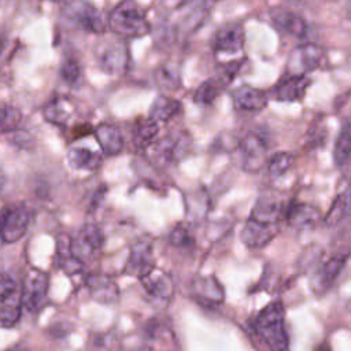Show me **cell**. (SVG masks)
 Wrapping results in <instances>:
<instances>
[{"label": "cell", "instance_id": "1", "mask_svg": "<svg viewBox=\"0 0 351 351\" xmlns=\"http://www.w3.org/2000/svg\"><path fill=\"white\" fill-rule=\"evenodd\" d=\"M252 328L269 351H289L285 308L281 302L276 300L266 304L255 317Z\"/></svg>", "mask_w": 351, "mask_h": 351}, {"label": "cell", "instance_id": "2", "mask_svg": "<svg viewBox=\"0 0 351 351\" xmlns=\"http://www.w3.org/2000/svg\"><path fill=\"white\" fill-rule=\"evenodd\" d=\"M213 5L214 3L208 1L182 3L184 10H181L180 5L176 10V18L170 22L160 25L158 36L165 43H173L177 41L180 37H186L188 34H192L203 23L206 16L210 14V8Z\"/></svg>", "mask_w": 351, "mask_h": 351}, {"label": "cell", "instance_id": "3", "mask_svg": "<svg viewBox=\"0 0 351 351\" xmlns=\"http://www.w3.org/2000/svg\"><path fill=\"white\" fill-rule=\"evenodd\" d=\"M108 27L121 37H143L149 33L151 25L145 10L136 1L126 0L118 3L108 15Z\"/></svg>", "mask_w": 351, "mask_h": 351}, {"label": "cell", "instance_id": "4", "mask_svg": "<svg viewBox=\"0 0 351 351\" xmlns=\"http://www.w3.org/2000/svg\"><path fill=\"white\" fill-rule=\"evenodd\" d=\"M192 136L188 130L170 132L166 136L155 140L148 148L151 160L158 166H173L181 162L189 152Z\"/></svg>", "mask_w": 351, "mask_h": 351}, {"label": "cell", "instance_id": "5", "mask_svg": "<svg viewBox=\"0 0 351 351\" xmlns=\"http://www.w3.org/2000/svg\"><path fill=\"white\" fill-rule=\"evenodd\" d=\"M95 60L97 67L108 75H121L126 71L130 60L126 44L117 38L100 41L95 47Z\"/></svg>", "mask_w": 351, "mask_h": 351}, {"label": "cell", "instance_id": "6", "mask_svg": "<svg viewBox=\"0 0 351 351\" xmlns=\"http://www.w3.org/2000/svg\"><path fill=\"white\" fill-rule=\"evenodd\" d=\"M63 19L67 25L86 32L101 34L106 30V22L100 14V10L88 1H71L66 3L62 10Z\"/></svg>", "mask_w": 351, "mask_h": 351}, {"label": "cell", "instance_id": "7", "mask_svg": "<svg viewBox=\"0 0 351 351\" xmlns=\"http://www.w3.org/2000/svg\"><path fill=\"white\" fill-rule=\"evenodd\" d=\"M267 149H269V140L263 132L261 130L245 132L237 143L239 162L241 169L248 173L258 171L265 162Z\"/></svg>", "mask_w": 351, "mask_h": 351}, {"label": "cell", "instance_id": "8", "mask_svg": "<svg viewBox=\"0 0 351 351\" xmlns=\"http://www.w3.org/2000/svg\"><path fill=\"white\" fill-rule=\"evenodd\" d=\"M325 51L317 44H300L295 47L287 60V74L288 75H307L325 63Z\"/></svg>", "mask_w": 351, "mask_h": 351}, {"label": "cell", "instance_id": "9", "mask_svg": "<svg viewBox=\"0 0 351 351\" xmlns=\"http://www.w3.org/2000/svg\"><path fill=\"white\" fill-rule=\"evenodd\" d=\"M48 288V274L40 269H30L21 293L22 307L30 314H38L47 304Z\"/></svg>", "mask_w": 351, "mask_h": 351}, {"label": "cell", "instance_id": "10", "mask_svg": "<svg viewBox=\"0 0 351 351\" xmlns=\"http://www.w3.org/2000/svg\"><path fill=\"white\" fill-rule=\"evenodd\" d=\"M155 267L154 259V240L144 234L133 241L129 256L125 265V274L137 277L138 280L148 274Z\"/></svg>", "mask_w": 351, "mask_h": 351}, {"label": "cell", "instance_id": "11", "mask_svg": "<svg viewBox=\"0 0 351 351\" xmlns=\"http://www.w3.org/2000/svg\"><path fill=\"white\" fill-rule=\"evenodd\" d=\"M30 222V213L23 204L7 206L0 210V239L3 243H15L25 236Z\"/></svg>", "mask_w": 351, "mask_h": 351}, {"label": "cell", "instance_id": "12", "mask_svg": "<svg viewBox=\"0 0 351 351\" xmlns=\"http://www.w3.org/2000/svg\"><path fill=\"white\" fill-rule=\"evenodd\" d=\"M104 244L101 230L95 223H85L74 239H71V254L85 265L86 261L96 258Z\"/></svg>", "mask_w": 351, "mask_h": 351}, {"label": "cell", "instance_id": "13", "mask_svg": "<svg viewBox=\"0 0 351 351\" xmlns=\"http://www.w3.org/2000/svg\"><path fill=\"white\" fill-rule=\"evenodd\" d=\"M140 282L155 307H166L174 293V284L170 274L154 267L148 274L140 278Z\"/></svg>", "mask_w": 351, "mask_h": 351}, {"label": "cell", "instance_id": "14", "mask_svg": "<svg viewBox=\"0 0 351 351\" xmlns=\"http://www.w3.org/2000/svg\"><path fill=\"white\" fill-rule=\"evenodd\" d=\"M270 22L280 32L296 38H304L308 33L307 21L296 11L284 5L270 10Z\"/></svg>", "mask_w": 351, "mask_h": 351}, {"label": "cell", "instance_id": "15", "mask_svg": "<svg viewBox=\"0 0 351 351\" xmlns=\"http://www.w3.org/2000/svg\"><path fill=\"white\" fill-rule=\"evenodd\" d=\"M285 213V203L274 192L262 193L250 214V218L267 225H280Z\"/></svg>", "mask_w": 351, "mask_h": 351}, {"label": "cell", "instance_id": "16", "mask_svg": "<svg viewBox=\"0 0 351 351\" xmlns=\"http://www.w3.org/2000/svg\"><path fill=\"white\" fill-rule=\"evenodd\" d=\"M347 259L348 251L346 250L343 252L333 254L321 265V267L318 269L311 281V287L315 293H322L333 285V282L337 280L339 274L344 269Z\"/></svg>", "mask_w": 351, "mask_h": 351}, {"label": "cell", "instance_id": "17", "mask_svg": "<svg viewBox=\"0 0 351 351\" xmlns=\"http://www.w3.org/2000/svg\"><path fill=\"white\" fill-rule=\"evenodd\" d=\"M244 27L239 22L226 23L217 30L213 47L217 53H239L244 48Z\"/></svg>", "mask_w": 351, "mask_h": 351}, {"label": "cell", "instance_id": "18", "mask_svg": "<svg viewBox=\"0 0 351 351\" xmlns=\"http://www.w3.org/2000/svg\"><path fill=\"white\" fill-rule=\"evenodd\" d=\"M311 80L307 75H288L285 74L271 89V95L278 101H300L307 88L310 86Z\"/></svg>", "mask_w": 351, "mask_h": 351}, {"label": "cell", "instance_id": "19", "mask_svg": "<svg viewBox=\"0 0 351 351\" xmlns=\"http://www.w3.org/2000/svg\"><path fill=\"white\" fill-rule=\"evenodd\" d=\"M284 218L287 223L296 230H310L319 222L321 214L319 210L313 204L293 202L287 206Z\"/></svg>", "mask_w": 351, "mask_h": 351}, {"label": "cell", "instance_id": "20", "mask_svg": "<svg viewBox=\"0 0 351 351\" xmlns=\"http://www.w3.org/2000/svg\"><path fill=\"white\" fill-rule=\"evenodd\" d=\"M232 103L237 111L259 112L267 106V93L251 85H241L232 90Z\"/></svg>", "mask_w": 351, "mask_h": 351}, {"label": "cell", "instance_id": "21", "mask_svg": "<svg viewBox=\"0 0 351 351\" xmlns=\"http://www.w3.org/2000/svg\"><path fill=\"white\" fill-rule=\"evenodd\" d=\"M85 284L92 299L101 304H114L119 300L121 292L117 282L106 274H89Z\"/></svg>", "mask_w": 351, "mask_h": 351}, {"label": "cell", "instance_id": "22", "mask_svg": "<svg viewBox=\"0 0 351 351\" xmlns=\"http://www.w3.org/2000/svg\"><path fill=\"white\" fill-rule=\"evenodd\" d=\"M278 230L280 225H267L248 218L240 237L247 247L262 248L277 236Z\"/></svg>", "mask_w": 351, "mask_h": 351}, {"label": "cell", "instance_id": "23", "mask_svg": "<svg viewBox=\"0 0 351 351\" xmlns=\"http://www.w3.org/2000/svg\"><path fill=\"white\" fill-rule=\"evenodd\" d=\"M192 292L196 300L206 306L221 304L225 299L223 287L215 276L197 277L192 284Z\"/></svg>", "mask_w": 351, "mask_h": 351}, {"label": "cell", "instance_id": "24", "mask_svg": "<svg viewBox=\"0 0 351 351\" xmlns=\"http://www.w3.org/2000/svg\"><path fill=\"white\" fill-rule=\"evenodd\" d=\"M93 134L99 141V145L104 155L107 156H117L123 151L125 141L122 137L121 130L112 123H100L95 130Z\"/></svg>", "mask_w": 351, "mask_h": 351}, {"label": "cell", "instance_id": "25", "mask_svg": "<svg viewBox=\"0 0 351 351\" xmlns=\"http://www.w3.org/2000/svg\"><path fill=\"white\" fill-rule=\"evenodd\" d=\"M67 162L71 169L81 171H97L103 163V156L86 147H74L67 152Z\"/></svg>", "mask_w": 351, "mask_h": 351}, {"label": "cell", "instance_id": "26", "mask_svg": "<svg viewBox=\"0 0 351 351\" xmlns=\"http://www.w3.org/2000/svg\"><path fill=\"white\" fill-rule=\"evenodd\" d=\"M181 101L177 99L169 96H158L151 104L148 119L159 125V122H167L174 118L181 111Z\"/></svg>", "mask_w": 351, "mask_h": 351}, {"label": "cell", "instance_id": "27", "mask_svg": "<svg viewBox=\"0 0 351 351\" xmlns=\"http://www.w3.org/2000/svg\"><path fill=\"white\" fill-rule=\"evenodd\" d=\"M155 82L167 90H177L181 86V67L176 60H167L155 70Z\"/></svg>", "mask_w": 351, "mask_h": 351}, {"label": "cell", "instance_id": "28", "mask_svg": "<svg viewBox=\"0 0 351 351\" xmlns=\"http://www.w3.org/2000/svg\"><path fill=\"white\" fill-rule=\"evenodd\" d=\"M73 107L66 97H53L43 108V117L53 125H66L71 118Z\"/></svg>", "mask_w": 351, "mask_h": 351}, {"label": "cell", "instance_id": "29", "mask_svg": "<svg viewBox=\"0 0 351 351\" xmlns=\"http://www.w3.org/2000/svg\"><path fill=\"white\" fill-rule=\"evenodd\" d=\"M186 217L189 221H199L208 213V196L203 189L195 191L185 196Z\"/></svg>", "mask_w": 351, "mask_h": 351}, {"label": "cell", "instance_id": "30", "mask_svg": "<svg viewBox=\"0 0 351 351\" xmlns=\"http://www.w3.org/2000/svg\"><path fill=\"white\" fill-rule=\"evenodd\" d=\"M350 154H351V130H350L348 121H346L335 143V148H333L335 165L339 169L344 167L348 163Z\"/></svg>", "mask_w": 351, "mask_h": 351}, {"label": "cell", "instance_id": "31", "mask_svg": "<svg viewBox=\"0 0 351 351\" xmlns=\"http://www.w3.org/2000/svg\"><path fill=\"white\" fill-rule=\"evenodd\" d=\"M348 213H350V193H348V188H346L340 195L335 197L324 221L329 226H336L343 219L347 218Z\"/></svg>", "mask_w": 351, "mask_h": 351}, {"label": "cell", "instance_id": "32", "mask_svg": "<svg viewBox=\"0 0 351 351\" xmlns=\"http://www.w3.org/2000/svg\"><path fill=\"white\" fill-rule=\"evenodd\" d=\"M22 314V304H21V296H16L15 293L4 300L0 306V326L11 328L15 324H18Z\"/></svg>", "mask_w": 351, "mask_h": 351}, {"label": "cell", "instance_id": "33", "mask_svg": "<svg viewBox=\"0 0 351 351\" xmlns=\"http://www.w3.org/2000/svg\"><path fill=\"white\" fill-rule=\"evenodd\" d=\"M159 133V125L152 122L151 119H145L140 122L134 130L133 141L136 147L147 149L155 140Z\"/></svg>", "mask_w": 351, "mask_h": 351}, {"label": "cell", "instance_id": "34", "mask_svg": "<svg viewBox=\"0 0 351 351\" xmlns=\"http://www.w3.org/2000/svg\"><path fill=\"white\" fill-rule=\"evenodd\" d=\"M221 88L222 86L217 80H206L197 86L193 95V101L199 106H210L218 97Z\"/></svg>", "mask_w": 351, "mask_h": 351}, {"label": "cell", "instance_id": "35", "mask_svg": "<svg viewBox=\"0 0 351 351\" xmlns=\"http://www.w3.org/2000/svg\"><path fill=\"white\" fill-rule=\"evenodd\" d=\"M295 155L291 152H276L267 162V171L273 178L284 176L293 165Z\"/></svg>", "mask_w": 351, "mask_h": 351}, {"label": "cell", "instance_id": "36", "mask_svg": "<svg viewBox=\"0 0 351 351\" xmlns=\"http://www.w3.org/2000/svg\"><path fill=\"white\" fill-rule=\"evenodd\" d=\"M244 63H245V58H239L225 63H219L217 66V73H218L217 81L221 84V86L229 85L234 80V77L240 73Z\"/></svg>", "mask_w": 351, "mask_h": 351}, {"label": "cell", "instance_id": "37", "mask_svg": "<svg viewBox=\"0 0 351 351\" xmlns=\"http://www.w3.org/2000/svg\"><path fill=\"white\" fill-rule=\"evenodd\" d=\"M22 112L12 106H0V133L14 132L21 123Z\"/></svg>", "mask_w": 351, "mask_h": 351}, {"label": "cell", "instance_id": "38", "mask_svg": "<svg viewBox=\"0 0 351 351\" xmlns=\"http://www.w3.org/2000/svg\"><path fill=\"white\" fill-rule=\"evenodd\" d=\"M170 244L173 247H177V248H191L195 243L193 240V234L189 229V226L186 223H178L173 228V230L170 232Z\"/></svg>", "mask_w": 351, "mask_h": 351}, {"label": "cell", "instance_id": "39", "mask_svg": "<svg viewBox=\"0 0 351 351\" xmlns=\"http://www.w3.org/2000/svg\"><path fill=\"white\" fill-rule=\"evenodd\" d=\"M60 77L69 85H75L81 78V66L74 58H67L60 66Z\"/></svg>", "mask_w": 351, "mask_h": 351}, {"label": "cell", "instance_id": "40", "mask_svg": "<svg viewBox=\"0 0 351 351\" xmlns=\"http://www.w3.org/2000/svg\"><path fill=\"white\" fill-rule=\"evenodd\" d=\"M73 258L71 254V237L66 233H60L56 237V265L60 266L63 262Z\"/></svg>", "mask_w": 351, "mask_h": 351}, {"label": "cell", "instance_id": "41", "mask_svg": "<svg viewBox=\"0 0 351 351\" xmlns=\"http://www.w3.org/2000/svg\"><path fill=\"white\" fill-rule=\"evenodd\" d=\"M15 291H16L15 280L5 273H0V303L11 298L15 293Z\"/></svg>", "mask_w": 351, "mask_h": 351}, {"label": "cell", "instance_id": "42", "mask_svg": "<svg viewBox=\"0 0 351 351\" xmlns=\"http://www.w3.org/2000/svg\"><path fill=\"white\" fill-rule=\"evenodd\" d=\"M106 192H107L106 185H100V186H97V188L93 191V193L90 195V197H89V200H88V204H86L88 213H95V211L100 207L101 202L104 200Z\"/></svg>", "mask_w": 351, "mask_h": 351}, {"label": "cell", "instance_id": "43", "mask_svg": "<svg viewBox=\"0 0 351 351\" xmlns=\"http://www.w3.org/2000/svg\"><path fill=\"white\" fill-rule=\"evenodd\" d=\"M90 133H93V129L88 123H80L73 128V138H80L86 134H90Z\"/></svg>", "mask_w": 351, "mask_h": 351}, {"label": "cell", "instance_id": "44", "mask_svg": "<svg viewBox=\"0 0 351 351\" xmlns=\"http://www.w3.org/2000/svg\"><path fill=\"white\" fill-rule=\"evenodd\" d=\"M5 43H7V37H5L4 33L0 32V56H1L3 51H4V48H5Z\"/></svg>", "mask_w": 351, "mask_h": 351}, {"label": "cell", "instance_id": "45", "mask_svg": "<svg viewBox=\"0 0 351 351\" xmlns=\"http://www.w3.org/2000/svg\"><path fill=\"white\" fill-rule=\"evenodd\" d=\"M315 351H332V350L329 348V346H326V344H321V346H318V347L315 348Z\"/></svg>", "mask_w": 351, "mask_h": 351}, {"label": "cell", "instance_id": "46", "mask_svg": "<svg viewBox=\"0 0 351 351\" xmlns=\"http://www.w3.org/2000/svg\"><path fill=\"white\" fill-rule=\"evenodd\" d=\"M7 351H22L19 347H11V348H8Z\"/></svg>", "mask_w": 351, "mask_h": 351}]
</instances>
